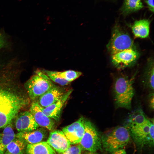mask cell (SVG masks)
I'll return each mask as SVG.
<instances>
[{
    "instance_id": "cell-29",
    "label": "cell",
    "mask_w": 154,
    "mask_h": 154,
    "mask_svg": "<svg viewBox=\"0 0 154 154\" xmlns=\"http://www.w3.org/2000/svg\"><path fill=\"white\" fill-rule=\"evenodd\" d=\"M112 154H127L125 150L123 149L116 151L112 153Z\"/></svg>"
},
{
    "instance_id": "cell-11",
    "label": "cell",
    "mask_w": 154,
    "mask_h": 154,
    "mask_svg": "<svg viewBox=\"0 0 154 154\" xmlns=\"http://www.w3.org/2000/svg\"><path fill=\"white\" fill-rule=\"evenodd\" d=\"M30 111L39 126L51 131L54 130L56 125L55 121L48 117L44 113L42 107L37 102H34L32 103Z\"/></svg>"
},
{
    "instance_id": "cell-28",
    "label": "cell",
    "mask_w": 154,
    "mask_h": 154,
    "mask_svg": "<svg viewBox=\"0 0 154 154\" xmlns=\"http://www.w3.org/2000/svg\"><path fill=\"white\" fill-rule=\"evenodd\" d=\"M6 44V42L4 38L0 34V49L3 48Z\"/></svg>"
},
{
    "instance_id": "cell-2",
    "label": "cell",
    "mask_w": 154,
    "mask_h": 154,
    "mask_svg": "<svg viewBox=\"0 0 154 154\" xmlns=\"http://www.w3.org/2000/svg\"><path fill=\"white\" fill-rule=\"evenodd\" d=\"M134 77L129 78L121 76L116 79L113 88L114 101L117 108L130 109L135 94L133 87Z\"/></svg>"
},
{
    "instance_id": "cell-13",
    "label": "cell",
    "mask_w": 154,
    "mask_h": 154,
    "mask_svg": "<svg viewBox=\"0 0 154 154\" xmlns=\"http://www.w3.org/2000/svg\"><path fill=\"white\" fill-rule=\"evenodd\" d=\"M45 129L42 127L31 131L20 132L15 134V137L27 145L37 143L43 141L47 138L48 132Z\"/></svg>"
},
{
    "instance_id": "cell-31",
    "label": "cell",
    "mask_w": 154,
    "mask_h": 154,
    "mask_svg": "<svg viewBox=\"0 0 154 154\" xmlns=\"http://www.w3.org/2000/svg\"><path fill=\"white\" fill-rule=\"evenodd\" d=\"M0 154H10L7 151H5L4 152L1 153Z\"/></svg>"
},
{
    "instance_id": "cell-24",
    "label": "cell",
    "mask_w": 154,
    "mask_h": 154,
    "mask_svg": "<svg viewBox=\"0 0 154 154\" xmlns=\"http://www.w3.org/2000/svg\"><path fill=\"white\" fill-rule=\"evenodd\" d=\"M43 72L51 80L59 85L64 86L68 85L70 82L60 78L57 71L44 70Z\"/></svg>"
},
{
    "instance_id": "cell-20",
    "label": "cell",
    "mask_w": 154,
    "mask_h": 154,
    "mask_svg": "<svg viewBox=\"0 0 154 154\" xmlns=\"http://www.w3.org/2000/svg\"><path fill=\"white\" fill-rule=\"evenodd\" d=\"M145 73L143 81L145 88L153 91L154 90V62L153 60L150 59Z\"/></svg>"
},
{
    "instance_id": "cell-5",
    "label": "cell",
    "mask_w": 154,
    "mask_h": 154,
    "mask_svg": "<svg viewBox=\"0 0 154 154\" xmlns=\"http://www.w3.org/2000/svg\"><path fill=\"white\" fill-rule=\"evenodd\" d=\"M85 131L79 143L82 151L96 152L101 149V137L94 125L89 120L84 119Z\"/></svg>"
},
{
    "instance_id": "cell-17",
    "label": "cell",
    "mask_w": 154,
    "mask_h": 154,
    "mask_svg": "<svg viewBox=\"0 0 154 154\" xmlns=\"http://www.w3.org/2000/svg\"><path fill=\"white\" fill-rule=\"evenodd\" d=\"M150 21L148 19L136 21L131 27L132 32L137 37L145 38L149 35Z\"/></svg>"
},
{
    "instance_id": "cell-8",
    "label": "cell",
    "mask_w": 154,
    "mask_h": 154,
    "mask_svg": "<svg viewBox=\"0 0 154 154\" xmlns=\"http://www.w3.org/2000/svg\"><path fill=\"white\" fill-rule=\"evenodd\" d=\"M85 119L80 117L78 120L64 127L62 131L69 140L71 145L79 144L85 131Z\"/></svg>"
},
{
    "instance_id": "cell-18",
    "label": "cell",
    "mask_w": 154,
    "mask_h": 154,
    "mask_svg": "<svg viewBox=\"0 0 154 154\" xmlns=\"http://www.w3.org/2000/svg\"><path fill=\"white\" fill-rule=\"evenodd\" d=\"M14 132L11 122L5 127L0 135V154L6 151L9 144L15 138Z\"/></svg>"
},
{
    "instance_id": "cell-4",
    "label": "cell",
    "mask_w": 154,
    "mask_h": 154,
    "mask_svg": "<svg viewBox=\"0 0 154 154\" xmlns=\"http://www.w3.org/2000/svg\"><path fill=\"white\" fill-rule=\"evenodd\" d=\"M54 85L43 72L37 70L25 83V86L30 99L39 97Z\"/></svg>"
},
{
    "instance_id": "cell-23",
    "label": "cell",
    "mask_w": 154,
    "mask_h": 154,
    "mask_svg": "<svg viewBox=\"0 0 154 154\" xmlns=\"http://www.w3.org/2000/svg\"><path fill=\"white\" fill-rule=\"evenodd\" d=\"M59 76L69 82H71L82 75L80 72L73 70H68L63 72H57Z\"/></svg>"
},
{
    "instance_id": "cell-16",
    "label": "cell",
    "mask_w": 154,
    "mask_h": 154,
    "mask_svg": "<svg viewBox=\"0 0 154 154\" xmlns=\"http://www.w3.org/2000/svg\"><path fill=\"white\" fill-rule=\"evenodd\" d=\"M26 154H57L46 141L27 145Z\"/></svg>"
},
{
    "instance_id": "cell-19",
    "label": "cell",
    "mask_w": 154,
    "mask_h": 154,
    "mask_svg": "<svg viewBox=\"0 0 154 154\" xmlns=\"http://www.w3.org/2000/svg\"><path fill=\"white\" fill-rule=\"evenodd\" d=\"M128 117L127 127L142 124L148 119L141 108L135 110L129 115Z\"/></svg>"
},
{
    "instance_id": "cell-27",
    "label": "cell",
    "mask_w": 154,
    "mask_h": 154,
    "mask_svg": "<svg viewBox=\"0 0 154 154\" xmlns=\"http://www.w3.org/2000/svg\"><path fill=\"white\" fill-rule=\"evenodd\" d=\"M149 99V106L152 110H153L154 108V94L153 92L150 94Z\"/></svg>"
},
{
    "instance_id": "cell-21",
    "label": "cell",
    "mask_w": 154,
    "mask_h": 154,
    "mask_svg": "<svg viewBox=\"0 0 154 154\" xmlns=\"http://www.w3.org/2000/svg\"><path fill=\"white\" fill-rule=\"evenodd\" d=\"M143 7L141 0H124L121 11L123 15H126L140 10Z\"/></svg>"
},
{
    "instance_id": "cell-30",
    "label": "cell",
    "mask_w": 154,
    "mask_h": 154,
    "mask_svg": "<svg viewBox=\"0 0 154 154\" xmlns=\"http://www.w3.org/2000/svg\"><path fill=\"white\" fill-rule=\"evenodd\" d=\"M84 154H98L96 152H92L89 151H86Z\"/></svg>"
},
{
    "instance_id": "cell-22",
    "label": "cell",
    "mask_w": 154,
    "mask_h": 154,
    "mask_svg": "<svg viewBox=\"0 0 154 154\" xmlns=\"http://www.w3.org/2000/svg\"><path fill=\"white\" fill-rule=\"evenodd\" d=\"M27 145L23 141L15 137L7 145L6 151L10 154H23Z\"/></svg>"
},
{
    "instance_id": "cell-1",
    "label": "cell",
    "mask_w": 154,
    "mask_h": 154,
    "mask_svg": "<svg viewBox=\"0 0 154 154\" xmlns=\"http://www.w3.org/2000/svg\"><path fill=\"white\" fill-rule=\"evenodd\" d=\"M27 104L26 100L19 95L0 88V129L12 122Z\"/></svg>"
},
{
    "instance_id": "cell-15",
    "label": "cell",
    "mask_w": 154,
    "mask_h": 154,
    "mask_svg": "<svg viewBox=\"0 0 154 154\" xmlns=\"http://www.w3.org/2000/svg\"><path fill=\"white\" fill-rule=\"evenodd\" d=\"M65 93L62 89L54 85L39 97L37 102L41 107L45 108L58 101Z\"/></svg>"
},
{
    "instance_id": "cell-6",
    "label": "cell",
    "mask_w": 154,
    "mask_h": 154,
    "mask_svg": "<svg viewBox=\"0 0 154 154\" xmlns=\"http://www.w3.org/2000/svg\"><path fill=\"white\" fill-rule=\"evenodd\" d=\"M107 48L111 55L134 48L133 41L130 37L118 25L115 26L113 29Z\"/></svg>"
},
{
    "instance_id": "cell-12",
    "label": "cell",
    "mask_w": 154,
    "mask_h": 154,
    "mask_svg": "<svg viewBox=\"0 0 154 154\" xmlns=\"http://www.w3.org/2000/svg\"><path fill=\"white\" fill-rule=\"evenodd\" d=\"M17 115L16 116L15 125L19 132L32 131L39 127L30 111L21 112Z\"/></svg>"
},
{
    "instance_id": "cell-9",
    "label": "cell",
    "mask_w": 154,
    "mask_h": 154,
    "mask_svg": "<svg viewBox=\"0 0 154 154\" xmlns=\"http://www.w3.org/2000/svg\"><path fill=\"white\" fill-rule=\"evenodd\" d=\"M138 52L134 48L125 50L111 55L112 63L116 67L123 68L129 66L137 60Z\"/></svg>"
},
{
    "instance_id": "cell-3",
    "label": "cell",
    "mask_w": 154,
    "mask_h": 154,
    "mask_svg": "<svg viewBox=\"0 0 154 154\" xmlns=\"http://www.w3.org/2000/svg\"><path fill=\"white\" fill-rule=\"evenodd\" d=\"M101 139L104 149L112 153L128 144L130 140V135L126 126H119L106 132L101 137Z\"/></svg>"
},
{
    "instance_id": "cell-14",
    "label": "cell",
    "mask_w": 154,
    "mask_h": 154,
    "mask_svg": "<svg viewBox=\"0 0 154 154\" xmlns=\"http://www.w3.org/2000/svg\"><path fill=\"white\" fill-rule=\"evenodd\" d=\"M72 92V90H69L58 101L45 108L42 107L43 112L48 117L58 121L63 106Z\"/></svg>"
},
{
    "instance_id": "cell-7",
    "label": "cell",
    "mask_w": 154,
    "mask_h": 154,
    "mask_svg": "<svg viewBox=\"0 0 154 154\" xmlns=\"http://www.w3.org/2000/svg\"><path fill=\"white\" fill-rule=\"evenodd\" d=\"M151 121L148 119L146 122L142 124L126 127L129 130L130 136L138 145H153L154 140L151 137L149 133Z\"/></svg>"
},
{
    "instance_id": "cell-10",
    "label": "cell",
    "mask_w": 154,
    "mask_h": 154,
    "mask_svg": "<svg viewBox=\"0 0 154 154\" xmlns=\"http://www.w3.org/2000/svg\"><path fill=\"white\" fill-rule=\"evenodd\" d=\"M46 142L57 152L61 154L71 146L70 142L62 131H51Z\"/></svg>"
},
{
    "instance_id": "cell-26",
    "label": "cell",
    "mask_w": 154,
    "mask_h": 154,
    "mask_svg": "<svg viewBox=\"0 0 154 154\" xmlns=\"http://www.w3.org/2000/svg\"><path fill=\"white\" fill-rule=\"evenodd\" d=\"M145 1L149 10L153 13L154 0H146Z\"/></svg>"
},
{
    "instance_id": "cell-25",
    "label": "cell",
    "mask_w": 154,
    "mask_h": 154,
    "mask_svg": "<svg viewBox=\"0 0 154 154\" xmlns=\"http://www.w3.org/2000/svg\"><path fill=\"white\" fill-rule=\"evenodd\" d=\"M82 148L79 144L70 146L67 150L61 154H81Z\"/></svg>"
}]
</instances>
